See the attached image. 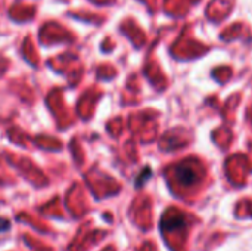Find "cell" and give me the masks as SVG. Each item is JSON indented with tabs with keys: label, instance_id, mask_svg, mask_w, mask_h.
Returning <instances> with one entry per match:
<instances>
[{
	"label": "cell",
	"instance_id": "1",
	"mask_svg": "<svg viewBox=\"0 0 252 251\" xmlns=\"http://www.w3.org/2000/svg\"><path fill=\"white\" fill-rule=\"evenodd\" d=\"M176 178L177 180L185 185V186H190L198 180V173L193 169V166L190 164H182L176 169Z\"/></svg>",
	"mask_w": 252,
	"mask_h": 251
},
{
	"label": "cell",
	"instance_id": "2",
	"mask_svg": "<svg viewBox=\"0 0 252 251\" xmlns=\"http://www.w3.org/2000/svg\"><path fill=\"white\" fill-rule=\"evenodd\" d=\"M9 222L7 220H4V219H0V232H4V231H7L9 229Z\"/></svg>",
	"mask_w": 252,
	"mask_h": 251
}]
</instances>
